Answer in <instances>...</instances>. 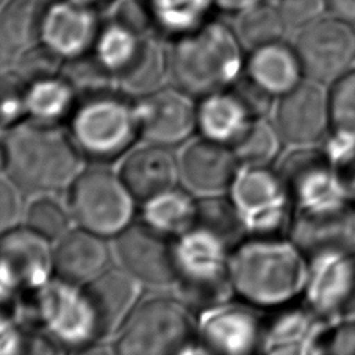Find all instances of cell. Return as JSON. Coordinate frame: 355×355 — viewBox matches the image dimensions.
<instances>
[{
  "instance_id": "6da1fadb",
  "label": "cell",
  "mask_w": 355,
  "mask_h": 355,
  "mask_svg": "<svg viewBox=\"0 0 355 355\" xmlns=\"http://www.w3.org/2000/svg\"><path fill=\"white\" fill-rule=\"evenodd\" d=\"M309 258L288 236H247L229 255L230 282L255 308L275 309L302 297Z\"/></svg>"
},
{
  "instance_id": "7a4b0ae2",
  "label": "cell",
  "mask_w": 355,
  "mask_h": 355,
  "mask_svg": "<svg viewBox=\"0 0 355 355\" xmlns=\"http://www.w3.org/2000/svg\"><path fill=\"white\" fill-rule=\"evenodd\" d=\"M244 46L229 25L201 22L180 35L169 55L175 85L191 97L230 89L244 73Z\"/></svg>"
},
{
  "instance_id": "3957f363",
  "label": "cell",
  "mask_w": 355,
  "mask_h": 355,
  "mask_svg": "<svg viewBox=\"0 0 355 355\" xmlns=\"http://www.w3.org/2000/svg\"><path fill=\"white\" fill-rule=\"evenodd\" d=\"M7 173L21 190L54 193L69 187L82 172V154L58 125L22 121L7 130Z\"/></svg>"
},
{
  "instance_id": "277c9868",
  "label": "cell",
  "mask_w": 355,
  "mask_h": 355,
  "mask_svg": "<svg viewBox=\"0 0 355 355\" xmlns=\"http://www.w3.org/2000/svg\"><path fill=\"white\" fill-rule=\"evenodd\" d=\"M180 301L200 311L226 302L234 294L229 275L230 248L211 232L194 226L175 241Z\"/></svg>"
},
{
  "instance_id": "5b68a950",
  "label": "cell",
  "mask_w": 355,
  "mask_h": 355,
  "mask_svg": "<svg viewBox=\"0 0 355 355\" xmlns=\"http://www.w3.org/2000/svg\"><path fill=\"white\" fill-rule=\"evenodd\" d=\"M68 123L82 157L96 162L123 155L139 136L135 104L118 92L78 100Z\"/></svg>"
},
{
  "instance_id": "8992f818",
  "label": "cell",
  "mask_w": 355,
  "mask_h": 355,
  "mask_svg": "<svg viewBox=\"0 0 355 355\" xmlns=\"http://www.w3.org/2000/svg\"><path fill=\"white\" fill-rule=\"evenodd\" d=\"M119 331L115 352L123 355L180 354L198 343L187 305L166 297L137 304Z\"/></svg>"
},
{
  "instance_id": "52a82bcc",
  "label": "cell",
  "mask_w": 355,
  "mask_h": 355,
  "mask_svg": "<svg viewBox=\"0 0 355 355\" xmlns=\"http://www.w3.org/2000/svg\"><path fill=\"white\" fill-rule=\"evenodd\" d=\"M26 295L29 302L25 316L50 345L78 351L100 338L92 309L79 286L57 277Z\"/></svg>"
},
{
  "instance_id": "ba28073f",
  "label": "cell",
  "mask_w": 355,
  "mask_h": 355,
  "mask_svg": "<svg viewBox=\"0 0 355 355\" xmlns=\"http://www.w3.org/2000/svg\"><path fill=\"white\" fill-rule=\"evenodd\" d=\"M229 198L248 236H288L293 207L279 171L241 165L229 187Z\"/></svg>"
},
{
  "instance_id": "9c48e42d",
  "label": "cell",
  "mask_w": 355,
  "mask_h": 355,
  "mask_svg": "<svg viewBox=\"0 0 355 355\" xmlns=\"http://www.w3.org/2000/svg\"><path fill=\"white\" fill-rule=\"evenodd\" d=\"M69 211L80 227L112 237L132 223L135 196L121 176L105 169H89L69 186Z\"/></svg>"
},
{
  "instance_id": "30bf717a",
  "label": "cell",
  "mask_w": 355,
  "mask_h": 355,
  "mask_svg": "<svg viewBox=\"0 0 355 355\" xmlns=\"http://www.w3.org/2000/svg\"><path fill=\"white\" fill-rule=\"evenodd\" d=\"M294 47L305 78L331 86L355 68V25L322 17L300 31Z\"/></svg>"
},
{
  "instance_id": "8fae6325",
  "label": "cell",
  "mask_w": 355,
  "mask_h": 355,
  "mask_svg": "<svg viewBox=\"0 0 355 355\" xmlns=\"http://www.w3.org/2000/svg\"><path fill=\"white\" fill-rule=\"evenodd\" d=\"M305 304L329 323L355 318V250L326 251L309 258Z\"/></svg>"
},
{
  "instance_id": "7c38bea8",
  "label": "cell",
  "mask_w": 355,
  "mask_h": 355,
  "mask_svg": "<svg viewBox=\"0 0 355 355\" xmlns=\"http://www.w3.org/2000/svg\"><path fill=\"white\" fill-rule=\"evenodd\" d=\"M279 173L293 211L320 209L352 201L322 148L300 147L286 157Z\"/></svg>"
},
{
  "instance_id": "4fadbf2b",
  "label": "cell",
  "mask_w": 355,
  "mask_h": 355,
  "mask_svg": "<svg viewBox=\"0 0 355 355\" xmlns=\"http://www.w3.org/2000/svg\"><path fill=\"white\" fill-rule=\"evenodd\" d=\"M115 237V252L122 269L148 286L175 284L178 265L172 237L144 220L132 222Z\"/></svg>"
},
{
  "instance_id": "5bb4252c",
  "label": "cell",
  "mask_w": 355,
  "mask_h": 355,
  "mask_svg": "<svg viewBox=\"0 0 355 355\" xmlns=\"http://www.w3.org/2000/svg\"><path fill=\"white\" fill-rule=\"evenodd\" d=\"M275 125L284 141L297 147H312L333 130L330 90L311 79H304L279 97Z\"/></svg>"
},
{
  "instance_id": "9a60e30c",
  "label": "cell",
  "mask_w": 355,
  "mask_h": 355,
  "mask_svg": "<svg viewBox=\"0 0 355 355\" xmlns=\"http://www.w3.org/2000/svg\"><path fill=\"white\" fill-rule=\"evenodd\" d=\"M247 304L226 301L202 309L197 324L200 347L208 352L245 355L261 351L263 319Z\"/></svg>"
},
{
  "instance_id": "2e32d148",
  "label": "cell",
  "mask_w": 355,
  "mask_h": 355,
  "mask_svg": "<svg viewBox=\"0 0 355 355\" xmlns=\"http://www.w3.org/2000/svg\"><path fill=\"white\" fill-rule=\"evenodd\" d=\"M51 241L28 226H15L0 236V286L29 293L44 286L54 273Z\"/></svg>"
},
{
  "instance_id": "e0dca14e",
  "label": "cell",
  "mask_w": 355,
  "mask_h": 355,
  "mask_svg": "<svg viewBox=\"0 0 355 355\" xmlns=\"http://www.w3.org/2000/svg\"><path fill=\"white\" fill-rule=\"evenodd\" d=\"M139 135L148 143L171 147L187 140L197 129V105L178 89L161 87L135 103Z\"/></svg>"
},
{
  "instance_id": "ac0fdd59",
  "label": "cell",
  "mask_w": 355,
  "mask_h": 355,
  "mask_svg": "<svg viewBox=\"0 0 355 355\" xmlns=\"http://www.w3.org/2000/svg\"><path fill=\"white\" fill-rule=\"evenodd\" d=\"M288 237L308 258L326 251L355 250L354 201L308 211H293Z\"/></svg>"
},
{
  "instance_id": "d6986e66",
  "label": "cell",
  "mask_w": 355,
  "mask_h": 355,
  "mask_svg": "<svg viewBox=\"0 0 355 355\" xmlns=\"http://www.w3.org/2000/svg\"><path fill=\"white\" fill-rule=\"evenodd\" d=\"M272 316L263 319L261 351L266 354H311L320 352L322 340L329 322L316 315L306 304L290 302L270 309Z\"/></svg>"
},
{
  "instance_id": "ffe728a7",
  "label": "cell",
  "mask_w": 355,
  "mask_h": 355,
  "mask_svg": "<svg viewBox=\"0 0 355 355\" xmlns=\"http://www.w3.org/2000/svg\"><path fill=\"white\" fill-rule=\"evenodd\" d=\"M240 166L230 146L202 136L189 143L179 158L182 180L201 197L229 191Z\"/></svg>"
},
{
  "instance_id": "44dd1931",
  "label": "cell",
  "mask_w": 355,
  "mask_h": 355,
  "mask_svg": "<svg viewBox=\"0 0 355 355\" xmlns=\"http://www.w3.org/2000/svg\"><path fill=\"white\" fill-rule=\"evenodd\" d=\"M141 283L125 269H105L83 286L98 337L119 331L139 304Z\"/></svg>"
},
{
  "instance_id": "7402d4cb",
  "label": "cell",
  "mask_w": 355,
  "mask_h": 355,
  "mask_svg": "<svg viewBox=\"0 0 355 355\" xmlns=\"http://www.w3.org/2000/svg\"><path fill=\"white\" fill-rule=\"evenodd\" d=\"M119 176L135 198L147 201L176 187L180 178L179 159L166 147L148 143L126 155Z\"/></svg>"
},
{
  "instance_id": "603a6c76",
  "label": "cell",
  "mask_w": 355,
  "mask_h": 355,
  "mask_svg": "<svg viewBox=\"0 0 355 355\" xmlns=\"http://www.w3.org/2000/svg\"><path fill=\"white\" fill-rule=\"evenodd\" d=\"M103 239L83 227L71 229L64 234L53 250L57 277L83 287L105 270L108 250Z\"/></svg>"
},
{
  "instance_id": "cb8c5ba5",
  "label": "cell",
  "mask_w": 355,
  "mask_h": 355,
  "mask_svg": "<svg viewBox=\"0 0 355 355\" xmlns=\"http://www.w3.org/2000/svg\"><path fill=\"white\" fill-rule=\"evenodd\" d=\"M244 75L275 97L288 93L305 79L295 47L284 40L250 50Z\"/></svg>"
},
{
  "instance_id": "d4e9b609",
  "label": "cell",
  "mask_w": 355,
  "mask_h": 355,
  "mask_svg": "<svg viewBox=\"0 0 355 355\" xmlns=\"http://www.w3.org/2000/svg\"><path fill=\"white\" fill-rule=\"evenodd\" d=\"M255 119L232 89L201 97L197 104V130L201 136L233 146Z\"/></svg>"
},
{
  "instance_id": "484cf974",
  "label": "cell",
  "mask_w": 355,
  "mask_h": 355,
  "mask_svg": "<svg viewBox=\"0 0 355 355\" xmlns=\"http://www.w3.org/2000/svg\"><path fill=\"white\" fill-rule=\"evenodd\" d=\"M98 31L89 11L73 4H61L49 8L42 39L68 60L86 54L94 46Z\"/></svg>"
},
{
  "instance_id": "4316f807",
  "label": "cell",
  "mask_w": 355,
  "mask_h": 355,
  "mask_svg": "<svg viewBox=\"0 0 355 355\" xmlns=\"http://www.w3.org/2000/svg\"><path fill=\"white\" fill-rule=\"evenodd\" d=\"M168 72H171L169 55L155 37L147 35L128 64L116 73L118 89L122 94L140 98L161 89Z\"/></svg>"
},
{
  "instance_id": "83f0119b",
  "label": "cell",
  "mask_w": 355,
  "mask_h": 355,
  "mask_svg": "<svg viewBox=\"0 0 355 355\" xmlns=\"http://www.w3.org/2000/svg\"><path fill=\"white\" fill-rule=\"evenodd\" d=\"M143 220L158 232L178 239L196 226L197 201L173 187L144 201Z\"/></svg>"
},
{
  "instance_id": "f1b7e54d",
  "label": "cell",
  "mask_w": 355,
  "mask_h": 355,
  "mask_svg": "<svg viewBox=\"0 0 355 355\" xmlns=\"http://www.w3.org/2000/svg\"><path fill=\"white\" fill-rule=\"evenodd\" d=\"M47 14L46 0H7L0 10V39L14 49L37 43L43 36Z\"/></svg>"
},
{
  "instance_id": "f546056e",
  "label": "cell",
  "mask_w": 355,
  "mask_h": 355,
  "mask_svg": "<svg viewBox=\"0 0 355 355\" xmlns=\"http://www.w3.org/2000/svg\"><path fill=\"white\" fill-rule=\"evenodd\" d=\"M76 104L75 90L61 75L29 83L28 118L32 121L49 125L69 121Z\"/></svg>"
},
{
  "instance_id": "4dcf8cb0",
  "label": "cell",
  "mask_w": 355,
  "mask_h": 355,
  "mask_svg": "<svg viewBox=\"0 0 355 355\" xmlns=\"http://www.w3.org/2000/svg\"><path fill=\"white\" fill-rule=\"evenodd\" d=\"M196 226L219 237L230 250L248 236L234 204L222 194L205 196L197 201Z\"/></svg>"
},
{
  "instance_id": "1f68e13d",
  "label": "cell",
  "mask_w": 355,
  "mask_h": 355,
  "mask_svg": "<svg viewBox=\"0 0 355 355\" xmlns=\"http://www.w3.org/2000/svg\"><path fill=\"white\" fill-rule=\"evenodd\" d=\"M283 141L275 123L265 118H255L232 148L240 165L270 166L280 155Z\"/></svg>"
},
{
  "instance_id": "d6a6232c",
  "label": "cell",
  "mask_w": 355,
  "mask_h": 355,
  "mask_svg": "<svg viewBox=\"0 0 355 355\" xmlns=\"http://www.w3.org/2000/svg\"><path fill=\"white\" fill-rule=\"evenodd\" d=\"M287 24L282 17L276 3L266 0L239 12L237 35L244 47H255L283 40Z\"/></svg>"
},
{
  "instance_id": "836d02e7",
  "label": "cell",
  "mask_w": 355,
  "mask_h": 355,
  "mask_svg": "<svg viewBox=\"0 0 355 355\" xmlns=\"http://www.w3.org/2000/svg\"><path fill=\"white\" fill-rule=\"evenodd\" d=\"M61 76L75 90L78 100L118 92L116 76L94 55L82 54L64 62Z\"/></svg>"
},
{
  "instance_id": "e575fe53",
  "label": "cell",
  "mask_w": 355,
  "mask_h": 355,
  "mask_svg": "<svg viewBox=\"0 0 355 355\" xmlns=\"http://www.w3.org/2000/svg\"><path fill=\"white\" fill-rule=\"evenodd\" d=\"M144 36L147 35L135 32L133 29L112 19V22L98 31L93 46V54L116 76V73L136 53Z\"/></svg>"
},
{
  "instance_id": "d590c367",
  "label": "cell",
  "mask_w": 355,
  "mask_h": 355,
  "mask_svg": "<svg viewBox=\"0 0 355 355\" xmlns=\"http://www.w3.org/2000/svg\"><path fill=\"white\" fill-rule=\"evenodd\" d=\"M73 216L60 201L50 196L33 200L25 212V226L49 241H58L72 227Z\"/></svg>"
},
{
  "instance_id": "8d00e7d4",
  "label": "cell",
  "mask_w": 355,
  "mask_h": 355,
  "mask_svg": "<svg viewBox=\"0 0 355 355\" xmlns=\"http://www.w3.org/2000/svg\"><path fill=\"white\" fill-rule=\"evenodd\" d=\"M29 82L18 71L0 73V129L8 130L28 118Z\"/></svg>"
},
{
  "instance_id": "74e56055",
  "label": "cell",
  "mask_w": 355,
  "mask_h": 355,
  "mask_svg": "<svg viewBox=\"0 0 355 355\" xmlns=\"http://www.w3.org/2000/svg\"><path fill=\"white\" fill-rule=\"evenodd\" d=\"M65 58L44 42H37L24 51L18 64V72L31 83L47 78L60 76Z\"/></svg>"
},
{
  "instance_id": "f35d334b",
  "label": "cell",
  "mask_w": 355,
  "mask_h": 355,
  "mask_svg": "<svg viewBox=\"0 0 355 355\" xmlns=\"http://www.w3.org/2000/svg\"><path fill=\"white\" fill-rule=\"evenodd\" d=\"M333 129L355 137V68L331 85Z\"/></svg>"
},
{
  "instance_id": "ab89813d",
  "label": "cell",
  "mask_w": 355,
  "mask_h": 355,
  "mask_svg": "<svg viewBox=\"0 0 355 355\" xmlns=\"http://www.w3.org/2000/svg\"><path fill=\"white\" fill-rule=\"evenodd\" d=\"M276 6L287 26L302 29L329 11L327 0H277Z\"/></svg>"
},
{
  "instance_id": "60d3db41",
  "label": "cell",
  "mask_w": 355,
  "mask_h": 355,
  "mask_svg": "<svg viewBox=\"0 0 355 355\" xmlns=\"http://www.w3.org/2000/svg\"><path fill=\"white\" fill-rule=\"evenodd\" d=\"M247 107L252 118H265L272 108L275 96L251 80L247 75H241L230 87Z\"/></svg>"
},
{
  "instance_id": "b9f144b4",
  "label": "cell",
  "mask_w": 355,
  "mask_h": 355,
  "mask_svg": "<svg viewBox=\"0 0 355 355\" xmlns=\"http://www.w3.org/2000/svg\"><path fill=\"white\" fill-rule=\"evenodd\" d=\"M19 190L11 176L0 171V236L17 226L21 215Z\"/></svg>"
},
{
  "instance_id": "7bdbcfd3",
  "label": "cell",
  "mask_w": 355,
  "mask_h": 355,
  "mask_svg": "<svg viewBox=\"0 0 355 355\" xmlns=\"http://www.w3.org/2000/svg\"><path fill=\"white\" fill-rule=\"evenodd\" d=\"M320 352L337 355L355 354V320L345 319L330 323L324 331Z\"/></svg>"
},
{
  "instance_id": "ee69618b",
  "label": "cell",
  "mask_w": 355,
  "mask_h": 355,
  "mask_svg": "<svg viewBox=\"0 0 355 355\" xmlns=\"http://www.w3.org/2000/svg\"><path fill=\"white\" fill-rule=\"evenodd\" d=\"M329 11L355 25V0H327Z\"/></svg>"
},
{
  "instance_id": "f6af8a7d",
  "label": "cell",
  "mask_w": 355,
  "mask_h": 355,
  "mask_svg": "<svg viewBox=\"0 0 355 355\" xmlns=\"http://www.w3.org/2000/svg\"><path fill=\"white\" fill-rule=\"evenodd\" d=\"M263 0H215V4L223 11L229 12H241Z\"/></svg>"
},
{
  "instance_id": "bcb514c9",
  "label": "cell",
  "mask_w": 355,
  "mask_h": 355,
  "mask_svg": "<svg viewBox=\"0 0 355 355\" xmlns=\"http://www.w3.org/2000/svg\"><path fill=\"white\" fill-rule=\"evenodd\" d=\"M7 161H8V157H7V148H6V144H4V140H0V171H7Z\"/></svg>"
},
{
  "instance_id": "7dc6e473",
  "label": "cell",
  "mask_w": 355,
  "mask_h": 355,
  "mask_svg": "<svg viewBox=\"0 0 355 355\" xmlns=\"http://www.w3.org/2000/svg\"><path fill=\"white\" fill-rule=\"evenodd\" d=\"M1 3H3V0H0V4H1Z\"/></svg>"
}]
</instances>
